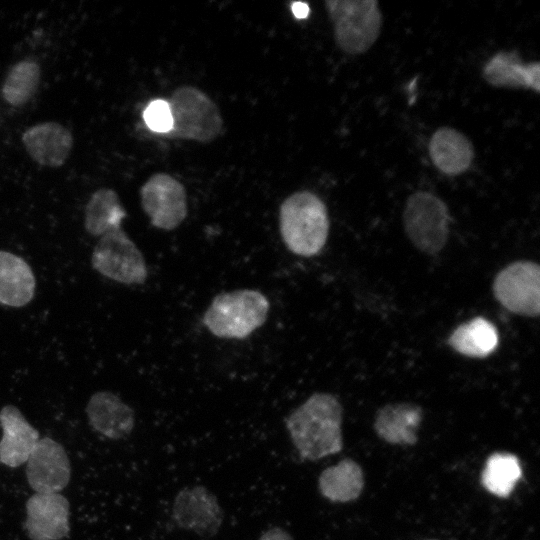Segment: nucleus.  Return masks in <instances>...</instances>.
<instances>
[{
    "label": "nucleus",
    "instance_id": "1",
    "mask_svg": "<svg viewBox=\"0 0 540 540\" xmlns=\"http://www.w3.org/2000/svg\"><path fill=\"white\" fill-rule=\"evenodd\" d=\"M342 419L339 400L316 392L286 418L285 425L300 457L317 461L342 450Z\"/></svg>",
    "mask_w": 540,
    "mask_h": 540
},
{
    "label": "nucleus",
    "instance_id": "2",
    "mask_svg": "<svg viewBox=\"0 0 540 540\" xmlns=\"http://www.w3.org/2000/svg\"><path fill=\"white\" fill-rule=\"evenodd\" d=\"M329 228L327 207L311 191L294 192L280 205V234L286 247L296 255H317L327 242Z\"/></svg>",
    "mask_w": 540,
    "mask_h": 540
},
{
    "label": "nucleus",
    "instance_id": "3",
    "mask_svg": "<svg viewBox=\"0 0 540 540\" xmlns=\"http://www.w3.org/2000/svg\"><path fill=\"white\" fill-rule=\"evenodd\" d=\"M269 307L268 299L259 291L225 292L212 300L203 323L219 338L243 339L264 324Z\"/></svg>",
    "mask_w": 540,
    "mask_h": 540
},
{
    "label": "nucleus",
    "instance_id": "4",
    "mask_svg": "<svg viewBox=\"0 0 540 540\" xmlns=\"http://www.w3.org/2000/svg\"><path fill=\"white\" fill-rule=\"evenodd\" d=\"M324 6L334 41L342 52L359 55L374 45L383 21L377 0H326Z\"/></svg>",
    "mask_w": 540,
    "mask_h": 540
},
{
    "label": "nucleus",
    "instance_id": "5",
    "mask_svg": "<svg viewBox=\"0 0 540 540\" xmlns=\"http://www.w3.org/2000/svg\"><path fill=\"white\" fill-rule=\"evenodd\" d=\"M172 128L167 137L209 143L223 128V118L216 103L201 89L183 85L167 100Z\"/></svg>",
    "mask_w": 540,
    "mask_h": 540
},
{
    "label": "nucleus",
    "instance_id": "6",
    "mask_svg": "<svg viewBox=\"0 0 540 540\" xmlns=\"http://www.w3.org/2000/svg\"><path fill=\"white\" fill-rule=\"evenodd\" d=\"M403 228L407 238L420 252L436 255L446 246L451 216L447 204L428 191H416L405 202Z\"/></svg>",
    "mask_w": 540,
    "mask_h": 540
},
{
    "label": "nucleus",
    "instance_id": "7",
    "mask_svg": "<svg viewBox=\"0 0 540 540\" xmlns=\"http://www.w3.org/2000/svg\"><path fill=\"white\" fill-rule=\"evenodd\" d=\"M91 263L103 276L126 285L143 284L148 275L141 251L121 227L100 237Z\"/></svg>",
    "mask_w": 540,
    "mask_h": 540
},
{
    "label": "nucleus",
    "instance_id": "8",
    "mask_svg": "<svg viewBox=\"0 0 540 540\" xmlns=\"http://www.w3.org/2000/svg\"><path fill=\"white\" fill-rule=\"evenodd\" d=\"M492 292L508 311L536 318L540 313V266L531 260H517L494 277Z\"/></svg>",
    "mask_w": 540,
    "mask_h": 540
},
{
    "label": "nucleus",
    "instance_id": "9",
    "mask_svg": "<svg viewBox=\"0 0 540 540\" xmlns=\"http://www.w3.org/2000/svg\"><path fill=\"white\" fill-rule=\"evenodd\" d=\"M140 203L151 224L161 230H174L188 213L184 185L172 175L158 172L140 188Z\"/></svg>",
    "mask_w": 540,
    "mask_h": 540
},
{
    "label": "nucleus",
    "instance_id": "10",
    "mask_svg": "<svg viewBox=\"0 0 540 540\" xmlns=\"http://www.w3.org/2000/svg\"><path fill=\"white\" fill-rule=\"evenodd\" d=\"M172 516L180 528L205 538L215 536L224 519L216 496L204 486L180 490L173 502Z\"/></svg>",
    "mask_w": 540,
    "mask_h": 540
},
{
    "label": "nucleus",
    "instance_id": "11",
    "mask_svg": "<svg viewBox=\"0 0 540 540\" xmlns=\"http://www.w3.org/2000/svg\"><path fill=\"white\" fill-rule=\"evenodd\" d=\"M70 461L55 440L39 439L26 461V477L35 493H59L69 483Z\"/></svg>",
    "mask_w": 540,
    "mask_h": 540
},
{
    "label": "nucleus",
    "instance_id": "12",
    "mask_svg": "<svg viewBox=\"0 0 540 540\" xmlns=\"http://www.w3.org/2000/svg\"><path fill=\"white\" fill-rule=\"evenodd\" d=\"M69 502L60 493H35L26 502L25 528L31 540L68 537Z\"/></svg>",
    "mask_w": 540,
    "mask_h": 540
},
{
    "label": "nucleus",
    "instance_id": "13",
    "mask_svg": "<svg viewBox=\"0 0 540 540\" xmlns=\"http://www.w3.org/2000/svg\"><path fill=\"white\" fill-rule=\"evenodd\" d=\"M73 142L70 130L54 121L37 123L22 135V143L30 158L41 166L52 168L67 161Z\"/></svg>",
    "mask_w": 540,
    "mask_h": 540
},
{
    "label": "nucleus",
    "instance_id": "14",
    "mask_svg": "<svg viewBox=\"0 0 540 540\" xmlns=\"http://www.w3.org/2000/svg\"><path fill=\"white\" fill-rule=\"evenodd\" d=\"M484 80L493 87L523 88L540 92V63H525L517 51H499L482 69Z\"/></svg>",
    "mask_w": 540,
    "mask_h": 540
},
{
    "label": "nucleus",
    "instance_id": "15",
    "mask_svg": "<svg viewBox=\"0 0 540 540\" xmlns=\"http://www.w3.org/2000/svg\"><path fill=\"white\" fill-rule=\"evenodd\" d=\"M0 426L3 430L0 441V462L12 468L26 463L40 439L39 432L14 405L2 407Z\"/></svg>",
    "mask_w": 540,
    "mask_h": 540
},
{
    "label": "nucleus",
    "instance_id": "16",
    "mask_svg": "<svg viewBox=\"0 0 540 540\" xmlns=\"http://www.w3.org/2000/svg\"><path fill=\"white\" fill-rule=\"evenodd\" d=\"M422 408L414 403L386 404L375 414L373 428L377 436L391 445L412 446L418 442Z\"/></svg>",
    "mask_w": 540,
    "mask_h": 540
},
{
    "label": "nucleus",
    "instance_id": "17",
    "mask_svg": "<svg viewBox=\"0 0 540 540\" xmlns=\"http://www.w3.org/2000/svg\"><path fill=\"white\" fill-rule=\"evenodd\" d=\"M86 414L91 427L110 439L124 438L134 428L131 407L109 391L94 393L87 403Z\"/></svg>",
    "mask_w": 540,
    "mask_h": 540
},
{
    "label": "nucleus",
    "instance_id": "18",
    "mask_svg": "<svg viewBox=\"0 0 540 540\" xmlns=\"http://www.w3.org/2000/svg\"><path fill=\"white\" fill-rule=\"evenodd\" d=\"M428 153L434 166L446 175H460L471 166L475 151L470 139L452 127H440L431 136Z\"/></svg>",
    "mask_w": 540,
    "mask_h": 540
},
{
    "label": "nucleus",
    "instance_id": "19",
    "mask_svg": "<svg viewBox=\"0 0 540 540\" xmlns=\"http://www.w3.org/2000/svg\"><path fill=\"white\" fill-rule=\"evenodd\" d=\"M36 280L29 264L21 257L0 250V303L23 307L34 297Z\"/></svg>",
    "mask_w": 540,
    "mask_h": 540
},
{
    "label": "nucleus",
    "instance_id": "20",
    "mask_svg": "<svg viewBox=\"0 0 540 540\" xmlns=\"http://www.w3.org/2000/svg\"><path fill=\"white\" fill-rule=\"evenodd\" d=\"M364 488L361 466L351 458L324 469L318 478L321 495L331 502L346 503L359 498Z\"/></svg>",
    "mask_w": 540,
    "mask_h": 540
},
{
    "label": "nucleus",
    "instance_id": "21",
    "mask_svg": "<svg viewBox=\"0 0 540 540\" xmlns=\"http://www.w3.org/2000/svg\"><path fill=\"white\" fill-rule=\"evenodd\" d=\"M448 345L471 358H485L497 348L499 334L488 319L478 316L459 325L448 337Z\"/></svg>",
    "mask_w": 540,
    "mask_h": 540
},
{
    "label": "nucleus",
    "instance_id": "22",
    "mask_svg": "<svg viewBox=\"0 0 540 540\" xmlns=\"http://www.w3.org/2000/svg\"><path fill=\"white\" fill-rule=\"evenodd\" d=\"M125 217L126 211L116 191L103 187L96 190L86 204L84 227L90 235L101 237L120 228Z\"/></svg>",
    "mask_w": 540,
    "mask_h": 540
},
{
    "label": "nucleus",
    "instance_id": "23",
    "mask_svg": "<svg viewBox=\"0 0 540 540\" xmlns=\"http://www.w3.org/2000/svg\"><path fill=\"white\" fill-rule=\"evenodd\" d=\"M521 476L522 469L517 456L508 452H495L486 460L481 483L491 494L507 498Z\"/></svg>",
    "mask_w": 540,
    "mask_h": 540
},
{
    "label": "nucleus",
    "instance_id": "24",
    "mask_svg": "<svg viewBox=\"0 0 540 540\" xmlns=\"http://www.w3.org/2000/svg\"><path fill=\"white\" fill-rule=\"evenodd\" d=\"M41 78V68L33 59L16 63L8 72L2 86V95L13 106L26 104L36 93Z\"/></svg>",
    "mask_w": 540,
    "mask_h": 540
},
{
    "label": "nucleus",
    "instance_id": "25",
    "mask_svg": "<svg viewBox=\"0 0 540 540\" xmlns=\"http://www.w3.org/2000/svg\"><path fill=\"white\" fill-rule=\"evenodd\" d=\"M148 128L160 134H167L172 128V115L167 100L157 99L148 104L143 112Z\"/></svg>",
    "mask_w": 540,
    "mask_h": 540
},
{
    "label": "nucleus",
    "instance_id": "26",
    "mask_svg": "<svg viewBox=\"0 0 540 540\" xmlns=\"http://www.w3.org/2000/svg\"><path fill=\"white\" fill-rule=\"evenodd\" d=\"M258 540H294L292 535L280 527H273L264 532Z\"/></svg>",
    "mask_w": 540,
    "mask_h": 540
},
{
    "label": "nucleus",
    "instance_id": "27",
    "mask_svg": "<svg viewBox=\"0 0 540 540\" xmlns=\"http://www.w3.org/2000/svg\"><path fill=\"white\" fill-rule=\"evenodd\" d=\"M291 9L294 16L298 19L306 18L310 13L308 4L304 2H294L291 6Z\"/></svg>",
    "mask_w": 540,
    "mask_h": 540
},
{
    "label": "nucleus",
    "instance_id": "28",
    "mask_svg": "<svg viewBox=\"0 0 540 540\" xmlns=\"http://www.w3.org/2000/svg\"><path fill=\"white\" fill-rule=\"evenodd\" d=\"M429 540H436V539H429Z\"/></svg>",
    "mask_w": 540,
    "mask_h": 540
}]
</instances>
